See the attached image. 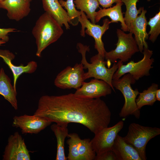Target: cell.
<instances>
[{"instance_id": "4", "label": "cell", "mask_w": 160, "mask_h": 160, "mask_svg": "<svg viewBox=\"0 0 160 160\" xmlns=\"http://www.w3.org/2000/svg\"><path fill=\"white\" fill-rule=\"evenodd\" d=\"M136 81L129 73L124 75L122 78L112 81L113 87L119 90L124 98V104L119 114L120 117L133 115L137 119L140 117V110L138 108L135 102L139 92L137 89L134 90L131 87V84H135Z\"/></svg>"}, {"instance_id": "28", "label": "cell", "mask_w": 160, "mask_h": 160, "mask_svg": "<svg viewBox=\"0 0 160 160\" xmlns=\"http://www.w3.org/2000/svg\"><path fill=\"white\" fill-rule=\"evenodd\" d=\"M147 25L150 27V30L148 33L150 35L149 39L154 43L156 40L160 33V11L153 17L150 18L147 22Z\"/></svg>"}, {"instance_id": "18", "label": "cell", "mask_w": 160, "mask_h": 160, "mask_svg": "<svg viewBox=\"0 0 160 160\" xmlns=\"http://www.w3.org/2000/svg\"><path fill=\"white\" fill-rule=\"evenodd\" d=\"M45 11L52 17L60 25H64L66 29H70V20L67 12L63 8L59 0H41Z\"/></svg>"}, {"instance_id": "12", "label": "cell", "mask_w": 160, "mask_h": 160, "mask_svg": "<svg viewBox=\"0 0 160 160\" xmlns=\"http://www.w3.org/2000/svg\"><path fill=\"white\" fill-rule=\"evenodd\" d=\"M52 123L39 116L25 114L15 116L13 118L12 126L20 128L23 133L37 134Z\"/></svg>"}, {"instance_id": "22", "label": "cell", "mask_w": 160, "mask_h": 160, "mask_svg": "<svg viewBox=\"0 0 160 160\" xmlns=\"http://www.w3.org/2000/svg\"><path fill=\"white\" fill-rule=\"evenodd\" d=\"M75 6L77 9L85 13L91 22L95 24L96 10L99 7L97 0H74Z\"/></svg>"}, {"instance_id": "29", "label": "cell", "mask_w": 160, "mask_h": 160, "mask_svg": "<svg viewBox=\"0 0 160 160\" xmlns=\"http://www.w3.org/2000/svg\"><path fill=\"white\" fill-rule=\"evenodd\" d=\"M94 160H117L116 156L112 150L96 154Z\"/></svg>"}, {"instance_id": "24", "label": "cell", "mask_w": 160, "mask_h": 160, "mask_svg": "<svg viewBox=\"0 0 160 160\" xmlns=\"http://www.w3.org/2000/svg\"><path fill=\"white\" fill-rule=\"evenodd\" d=\"M138 0H122V2L125 5L126 11L124 17L125 23L127 26L128 31L129 28L131 23L140 14L143 8L141 7L137 9L136 4Z\"/></svg>"}, {"instance_id": "17", "label": "cell", "mask_w": 160, "mask_h": 160, "mask_svg": "<svg viewBox=\"0 0 160 160\" xmlns=\"http://www.w3.org/2000/svg\"><path fill=\"white\" fill-rule=\"evenodd\" d=\"M112 150L117 160H142L136 150L132 145L126 142L123 137L118 134Z\"/></svg>"}, {"instance_id": "3", "label": "cell", "mask_w": 160, "mask_h": 160, "mask_svg": "<svg viewBox=\"0 0 160 160\" xmlns=\"http://www.w3.org/2000/svg\"><path fill=\"white\" fill-rule=\"evenodd\" d=\"M77 48L81 55V63L83 64L84 69H88V71L84 73L85 80L92 77L103 80L109 84L115 92L112 81L113 76L118 68L119 62L114 63L111 68H107L106 66L107 62L104 60L105 57L98 53L91 58V63H89L86 57V52H89L90 50L89 46L79 43L77 44Z\"/></svg>"}, {"instance_id": "19", "label": "cell", "mask_w": 160, "mask_h": 160, "mask_svg": "<svg viewBox=\"0 0 160 160\" xmlns=\"http://www.w3.org/2000/svg\"><path fill=\"white\" fill-rule=\"evenodd\" d=\"M116 3L113 7L100 8L99 10L96 12L95 23H98L103 17L108 16L111 19V23L119 22L121 23V29L124 32L128 31L122 12L121 7L123 3L122 1H120Z\"/></svg>"}, {"instance_id": "23", "label": "cell", "mask_w": 160, "mask_h": 160, "mask_svg": "<svg viewBox=\"0 0 160 160\" xmlns=\"http://www.w3.org/2000/svg\"><path fill=\"white\" fill-rule=\"evenodd\" d=\"M158 88V85L152 83L147 89L144 90L142 92H139L137 98L135 102L138 108L140 110L144 105L152 106L156 101L155 95Z\"/></svg>"}, {"instance_id": "35", "label": "cell", "mask_w": 160, "mask_h": 160, "mask_svg": "<svg viewBox=\"0 0 160 160\" xmlns=\"http://www.w3.org/2000/svg\"><path fill=\"white\" fill-rule=\"evenodd\" d=\"M148 1H150L151 0H147Z\"/></svg>"}, {"instance_id": "21", "label": "cell", "mask_w": 160, "mask_h": 160, "mask_svg": "<svg viewBox=\"0 0 160 160\" xmlns=\"http://www.w3.org/2000/svg\"><path fill=\"white\" fill-rule=\"evenodd\" d=\"M68 124H52L51 126L52 130L54 132L57 139V153L56 160H67L64 151V143L65 138L68 134L67 128Z\"/></svg>"}, {"instance_id": "26", "label": "cell", "mask_w": 160, "mask_h": 160, "mask_svg": "<svg viewBox=\"0 0 160 160\" xmlns=\"http://www.w3.org/2000/svg\"><path fill=\"white\" fill-rule=\"evenodd\" d=\"M59 2L67 10L69 17V23L73 26L77 25L79 22V19L83 12L78 11L75 7L74 0H59Z\"/></svg>"}, {"instance_id": "20", "label": "cell", "mask_w": 160, "mask_h": 160, "mask_svg": "<svg viewBox=\"0 0 160 160\" xmlns=\"http://www.w3.org/2000/svg\"><path fill=\"white\" fill-rule=\"evenodd\" d=\"M0 95L9 102L15 109H17L16 89L12 84L10 78L6 74L2 68L0 70Z\"/></svg>"}, {"instance_id": "6", "label": "cell", "mask_w": 160, "mask_h": 160, "mask_svg": "<svg viewBox=\"0 0 160 160\" xmlns=\"http://www.w3.org/2000/svg\"><path fill=\"white\" fill-rule=\"evenodd\" d=\"M116 33L118 40L116 48L105 54L107 64L115 63L118 59L122 62L128 61L132 56L139 52L136 41L130 32L126 33L121 29H117Z\"/></svg>"}, {"instance_id": "5", "label": "cell", "mask_w": 160, "mask_h": 160, "mask_svg": "<svg viewBox=\"0 0 160 160\" xmlns=\"http://www.w3.org/2000/svg\"><path fill=\"white\" fill-rule=\"evenodd\" d=\"M160 134V129L144 126L133 123L129 125L125 141L132 145L137 151L142 160H146L145 148L148 142Z\"/></svg>"}, {"instance_id": "30", "label": "cell", "mask_w": 160, "mask_h": 160, "mask_svg": "<svg viewBox=\"0 0 160 160\" xmlns=\"http://www.w3.org/2000/svg\"><path fill=\"white\" fill-rule=\"evenodd\" d=\"M17 29L13 28H0V39L5 41L6 42L9 40L8 36L9 33L11 32L17 31Z\"/></svg>"}, {"instance_id": "25", "label": "cell", "mask_w": 160, "mask_h": 160, "mask_svg": "<svg viewBox=\"0 0 160 160\" xmlns=\"http://www.w3.org/2000/svg\"><path fill=\"white\" fill-rule=\"evenodd\" d=\"M80 160H94L96 153L92 147L90 139L79 138L77 147Z\"/></svg>"}, {"instance_id": "8", "label": "cell", "mask_w": 160, "mask_h": 160, "mask_svg": "<svg viewBox=\"0 0 160 160\" xmlns=\"http://www.w3.org/2000/svg\"><path fill=\"white\" fill-rule=\"evenodd\" d=\"M79 22L81 26L80 34L83 37L85 33L93 38L95 40V48L98 54L105 57L106 51L104 44L102 40L103 35L109 29L111 21L107 18L104 19L102 26L94 24L90 22L87 18L85 13L82 12L79 17Z\"/></svg>"}, {"instance_id": "33", "label": "cell", "mask_w": 160, "mask_h": 160, "mask_svg": "<svg viewBox=\"0 0 160 160\" xmlns=\"http://www.w3.org/2000/svg\"><path fill=\"white\" fill-rule=\"evenodd\" d=\"M6 43V42L4 40L1 39H0V46L1 45V44H4Z\"/></svg>"}, {"instance_id": "16", "label": "cell", "mask_w": 160, "mask_h": 160, "mask_svg": "<svg viewBox=\"0 0 160 160\" xmlns=\"http://www.w3.org/2000/svg\"><path fill=\"white\" fill-rule=\"evenodd\" d=\"M0 57H1L12 71L13 77V86L16 89V84L19 76L23 73H31L36 70L37 64L35 61H32L28 63L26 66L23 64L19 66L14 65L12 60L14 59L15 55L9 50H0Z\"/></svg>"}, {"instance_id": "1", "label": "cell", "mask_w": 160, "mask_h": 160, "mask_svg": "<svg viewBox=\"0 0 160 160\" xmlns=\"http://www.w3.org/2000/svg\"><path fill=\"white\" fill-rule=\"evenodd\" d=\"M33 115L59 124H81L95 134L108 127L111 113L100 98H83L70 93L41 96Z\"/></svg>"}, {"instance_id": "9", "label": "cell", "mask_w": 160, "mask_h": 160, "mask_svg": "<svg viewBox=\"0 0 160 160\" xmlns=\"http://www.w3.org/2000/svg\"><path fill=\"white\" fill-rule=\"evenodd\" d=\"M84 68L83 64L76 63L73 67H67L56 76L54 84L62 89L80 88L84 82Z\"/></svg>"}, {"instance_id": "11", "label": "cell", "mask_w": 160, "mask_h": 160, "mask_svg": "<svg viewBox=\"0 0 160 160\" xmlns=\"http://www.w3.org/2000/svg\"><path fill=\"white\" fill-rule=\"evenodd\" d=\"M3 155L4 160H29L30 156L24 139L18 132L9 137Z\"/></svg>"}, {"instance_id": "14", "label": "cell", "mask_w": 160, "mask_h": 160, "mask_svg": "<svg viewBox=\"0 0 160 160\" xmlns=\"http://www.w3.org/2000/svg\"><path fill=\"white\" fill-rule=\"evenodd\" d=\"M147 12L143 7L140 14L131 23L129 28V31L134 34V38L141 52L143 50L144 47H148L146 41L149 38L146 31L148 22L145 14Z\"/></svg>"}, {"instance_id": "34", "label": "cell", "mask_w": 160, "mask_h": 160, "mask_svg": "<svg viewBox=\"0 0 160 160\" xmlns=\"http://www.w3.org/2000/svg\"><path fill=\"white\" fill-rule=\"evenodd\" d=\"M4 0H0V2L3 1H4Z\"/></svg>"}, {"instance_id": "36", "label": "cell", "mask_w": 160, "mask_h": 160, "mask_svg": "<svg viewBox=\"0 0 160 160\" xmlns=\"http://www.w3.org/2000/svg\"><path fill=\"white\" fill-rule=\"evenodd\" d=\"M29 0L31 2L32 1V0Z\"/></svg>"}, {"instance_id": "7", "label": "cell", "mask_w": 160, "mask_h": 160, "mask_svg": "<svg viewBox=\"0 0 160 160\" xmlns=\"http://www.w3.org/2000/svg\"><path fill=\"white\" fill-rule=\"evenodd\" d=\"M143 51V58L137 62L131 60L124 65L119 60L118 68L114 74L112 80H117L127 73L130 74L136 81L144 76L150 75V71L153 68L152 65L154 61V59L151 58L153 51L149 49L148 47H145Z\"/></svg>"}, {"instance_id": "27", "label": "cell", "mask_w": 160, "mask_h": 160, "mask_svg": "<svg viewBox=\"0 0 160 160\" xmlns=\"http://www.w3.org/2000/svg\"><path fill=\"white\" fill-rule=\"evenodd\" d=\"M67 137L69 139L67 141L68 145V153L67 157L68 160H80L77 147L80 137L75 133L68 134Z\"/></svg>"}, {"instance_id": "13", "label": "cell", "mask_w": 160, "mask_h": 160, "mask_svg": "<svg viewBox=\"0 0 160 160\" xmlns=\"http://www.w3.org/2000/svg\"><path fill=\"white\" fill-rule=\"evenodd\" d=\"M112 90L110 86L104 81L95 79L89 82H84L74 94L80 97L97 98L111 94Z\"/></svg>"}, {"instance_id": "2", "label": "cell", "mask_w": 160, "mask_h": 160, "mask_svg": "<svg viewBox=\"0 0 160 160\" xmlns=\"http://www.w3.org/2000/svg\"><path fill=\"white\" fill-rule=\"evenodd\" d=\"M62 27L46 12L39 17L32 31L36 39V56L40 57L46 48L60 38L63 33Z\"/></svg>"}, {"instance_id": "32", "label": "cell", "mask_w": 160, "mask_h": 160, "mask_svg": "<svg viewBox=\"0 0 160 160\" xmlns=\"http://www.w3.org/2000/svg\"><path fill=\"white\" fill-rule=\"evenodd\" d=\"M155 98L156 100L160 101V89H158L156 92Z\"/></svg>"}, {"instance_id": "31", "label": "cell", "mask_w": 160, "mask_h": 160, "mask_svg": "<svg viewBox=\"0 0 160 160\" xmlns=\"http://www.w3.org/2000/svg\"><path fill=\"white\" fill-rule=\"evenodd\" d=\"M99 4L103 8H106L111 7L114 3L122 1V0H97Z\"/></svg>"}, {"instance_id": "10", "label": "cell", "mask_w": 160, "mask_h": 160, "mask_svg": "<svg viewBox=\"0 0 160 160\" xmlns=\"http://www.w3.org/2000/svg\"><path fill=\"white\" fill-rule=\"evenodd\" d=\"M124 125V122L120 121L114 125L104 128L95 134L91 142L96 154L112 150L117 136Z\"/></svg>"}, {"instance_id": "15", "label": "cell", "mask_w": 160, "mask_h": 160, "mask_svg": "<svg viewBox=\"0 0 160 160\" xmlns=\"http://www.w3.org/2000/svg\"><path fill=\"white\" fill-rule=\"evenodd\" d=\"M30 2L29 0H5L0 2V8L7 10L9 19L18 21L29 14Z\"/></svg>"}]
</instances>
